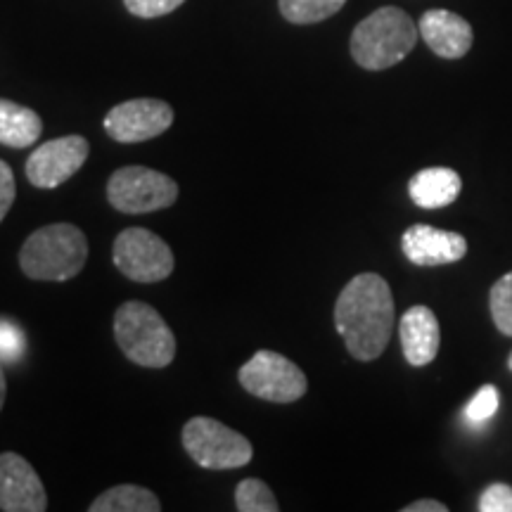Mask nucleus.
<instances>
[{"mask_svg": "<svg viewBox=\"0 0 512 512\" xmlns=\"http://www.w3.org/2000/svg\"><path fill=\"white\" fill-rule=\"evenodd\" d=\"M401 249L415 266L456 264L467 254V240L453 230L415 223L403 233Z\"/></svg>", "mask_w": 512, "mask_h": 512, "instance_id": "f8f14e48", "label": "nucleus"}, {"mask_svg": "<svg viewBox=\"0 0 512 512\" xmlns=\"http://www.w3.org/2000/svg\"><path fill=\"white\" fill-rule=\"evenodd\" d=\"M399 337L406 361L413 368L430 366L439 354V320L427 306H411L399 323Z\"/></svg>", "mask_w": 512, "mask_h": 512, "instance_id": "4468645a", "label": "nucleus"}, {"mask_svg": "<svg viewBox=\"0 0 512 512\" xmlns=\"http://www.w3.org/2000/svg\"><path fill=\"white\" fill-rule=\"evenodd\" d=\"M107 200L121 214H150L178 200V183L147 166H121L107 183Z\"/></svg>", "mask_w": 512, "mask_h": 512, "instance_id": "423d86ee", "label": "nucleus"}, {"mask_svg": "<svg viewBox=\"0 0 512 512\" xmlns=\"http://www.w3.org/2000/svg\"><path fill=\"white\" fill-rule=\"evenodd\" d=\"M235 508L240 512H278V498L261 479H242L235 489Z\"/></svg>", "mask_w": 512, "mask_h": 512, "instance_id": "6ab92c4d", "label": "nucleus"}, {"mask_svg": "<svg viewBox=\"0 0 512 512\" xmlns=\"http://www.w3.org/2000/svg\"><path fill=\"white\" fill-rule=\"evenodd\" d=\"M183 446L207 470H235L254 456L252 441L214 418H192L183 427Z\"/></svg>", "mask_w": 512, "mask_h": 512, "instance_id": "39448f33", "label": "nucleus"}, {"mask_svg": "<svg viewBox=\"0 0 512 512\" xmlns=\"http://www.w3.org/2000/svg\"><path fill=\"white\" fill-rule=\"evenodd\" d=\"M508 368L512 370V351H510V358H508Z\"/></svg>", "mask_w": 512, "mask_h": 512, "instance_id": "cd10ccee", "label": "nucleus"}, {"mask_svg": "<svg viewBox=\"0 0 512 512\" xmlns=\"http://www.w3.org/2000/svg\"><path fill=\"white\" fill-rule=\"evenodd\" d=\"M240 384L252 396L271 403H294L309 389L304 370L278 351L259 349L240 368Z\"/></svg>", "mask_w": 512, "mask_h": 512, "instance_id": "0eeeda50", "label": "nucleus"}, {"mask_svg": "<svg viewBox=\"0 0 512 512\" xmlns=\"http://www.w3.org/2000/svg\"><path fill=\"white\" fill-rule=\"evenodd\" d=\"M5 396H8V382H5V373H3V366H0V411H3V403H5Z\"/></svg>", "mask_w": 512, "mask_h": 512, "instance_id": "bb28decb", "label": "nucleus"}, {"mask_svg": "<svg viewBox=\"0 0 512 512\" xmlns=\"http://www.w3.org/2000/svg\"><path fill=\"white\" fill-rule=\"evenodd\" d=\"M498 411V389L494 384H484L482 389H479L475 399L467 403L465 408V415L467 420L475 422V425H484L486 420H491Z\"/></svg>", "mask_w": 512, "mask_h": 512, "instance_id": "412c9836", "label": "nucleus"}, {"mask_svg": "<svg viewBox=\"0 0 512 512\" xmlns=\"http://www.w3.org/2000/svg\"><path fill=\"white\" fill-rule=\"evenodd\" d=\"M91 145L83 136H64L38 145L27 159V178L36 188L50 190L69 181L88 162Z\"/></svg>", "mask_w": 512, "mask_h": 512, "instance_id": "9d476101", "label": "nucleus"}, {"mask_svg": "<svg viewBox=\"0 0 512 512\" xmlns=\"http://www.w3.org/2000/svg\"><path fill=\"white\" fill-rule=\"evenodd\" d=\"M335 325L358 361L384 354L394 330L392 287L377 273L354 275L335 304Z\"/></svg>", "mask_w": 512, "mask_h": 512, "instance_id": "f257e3e1", "label": "nucleus"}, {"mask_svg": "<svg viewBox=\"0 0 512 512\" xmlns=\"http://www.w3.org/2000/svg\"><path fill=\"white\" fill-rule=\"evenodd\" d=\"M162 503L150 489L136 484H119L107 489L91 503V512H159Z\"/></svg>", "mask_w": 512, "mask_h": 512, "instance_id": "f3484780", "label": "nucleus"}, {"mask_svg": "<svg viewBox=\"0 0 512 512\" xmlns=\"http://www.w3.org/2000/svg\"><path fill=\"white\" fill-rule=\"evenodd\" d=\"M17 185H15V174H12L10 164L0 159V223H3L5 216L10 214L12 204H15Z\"/></svg>", "mask_w": 512, "mask_h": 512, "instance_id": "393cba45", "label": "nucleus"}, {"mask_svg": "<svg viewBox=\"0 0 512 512\" xmlns=\"http://www.w3.org/2000/svg\"><path fill=\"white\" fill-rule=\"evenodd\" d=\"M463 181H460L458 171L448 169V166H432V169H422L411 178L408 192L411 200L422 209H441L448 207L458 200Z\"/></svg>", "mask_w": 512, "mask_h": 512, "instance_id": "2eb2a0df", "label": "nucleus"}, {"mask_svg": "<svg viewBox=\"0 0 512 512\" xmlns=\"http://www.w3.org/2000/svg\"><path fill=\"white\" fill-rule=\"evenodd\" d=\"M418 27L401 8H380L351 34V57L368 72H382L411 55L418 43Z\"/></svg>", "mask_w": 512, "mask_h": 512, "instance_id": "7ed1b4c3", "label": "nucleus"}, {"mask_svg": "<svg viewBox=\"0 0 512 512\" xmlns=\"http://www.w3.org/2000/svg\"><path fill=\"white\" fill-rule=\"evenodd\" d=\"M88 240L72 223H50L31 233L19 249V266L31 280L64 283L83 271Z\"/></svg>", "mask_w": 512, "mask_h": 512, "instance_id": "f03ea898", "label": "nucleus"}, {"mask_svg": "<svg viewBox=\"0 0 512 512\" xmlns=\"http://www.w3.org/2000/svg\"><path fill=\"white\" fill-rule=\"evenodd\" d=\"M174 124V110L164 100L138 98L112 107L105 117L107 136L117 143H145L162 136Z\"/></svg>", "mask_w": 512, "mask_h": 512, "instance_id": "1a4fd4ad", "label": "nucleus"}, {"mask_svg": "<svg viewBox=\"0 0 512 512\" xmlns=\"http://www.w3.org/2000/svg\"><path fill=\"white\" fill-rule=\"evenodd\" d=\"M0 510L3 512H43L48 510V494L41 477L27 458L19 453H0Z\"/></svg>", "mask_w": 512, "mask_h": 512, "instance_id": "9b49d317", "label": "nucleus"}, {"mask_svg": "<svg viewBox=\"0 0 512 512\" xmlns=\"http://www.w3.org/2000/svg\"><path fill=\"white\" fill-rule=\"evenodd\" d=\"M114 337L128 361L166 368L176 358V337L166 320L145 302H126L114 313Z\"/></svg>", "mask_w": 512, "mask_h": 512, "instance_id": "20e7f679", "label": "nucleus"}, {"mask_svg": "<svg viewBox=\"0 0 512 512\" xmlns=\"http://www.w3.org/2000/svg\"><path fill=\"white\" fill-rule=\"evenodd\" d=\"M114 266L133 283H159L174 273V252L145 228L121 230L112 247Z\"/></svg>", "mask_w": 512, "mask_h": 512, "instance_id": "6e6552de", "label": "nucleus"}, {"mask_svg": "<svg viewBox=\"0 0 512 512\" xmlns=\"http://www.w3.org/2000/svg\"><path fill=\"white\" fill-rule=\"evenodd\" d=\"M448 508L444 503L432 501V498H425V501H415L411 505H406L403 512H446Z\"/></svg>", "mask_w": 512, "mask_h": 512, "instance_id": "a878e982", "label": "nucleus"}, {"mask_svg": "<svg viewBox=\"0 0 512 512\" xmlns=\"http://www.w3.org/2000/svg\"><path fill=\"white\" fill-rule=\"evenodd\" d=\"M185 0H124L126 10L131 15L143 17V19H152V17H164L169 12H174L181 8Z\"/></svg>", "mask_w": 512, "mask_h": 512, "instance_id": "b1692460", "label": "nucleus"}, {"mask_svg": "<svg viewBox=\"0 0 512 512\" xmlns=\"http://www.w3.org/2000/svg\"><path fill=\"white\" fill-rule=\"evenodd\" d=\"M347 0H280V12L292 24H316L344 8Z\"/></svg>", "mask_w": 512, "mask_h": 512, "instance_id": "a211bd4d", "label": "nucleus"}, {"mask_svg": "<svg viewBox=\"0 0 512 512\" xmlns=\"http://www.w3.org/2000/svg\"><path fill=\"white\" fill-rule=\"evenodd\" d=\"M489 309L498 332L512 337V271L496 280L489 292Z\"/></svg>", "mask_w": 512, "mask_h": 512, "instance_id": "aec40b11", "label": "nucleus"}, {"mask_svg": "<svg viewBox=\"0 0 512 512\" xmlns=\"http://www.w3.org/2000/svg\"><path fill=\"white\" fill-rule=\"evenodd\" d=\"M27 349L22 330L10 320H0V363H17Z\"/></svg>", "mask_w": 512, "mask_h": 512, "instance_id": "4be33fe9", "label": "nucleus"}, {"mask_svg": "<svg viewBox=\"0 0 512 512\" xmlns=\"http://www.w3.org/2000/svg\"><path fill=\"white\" fill-rule=\"evenodd\" d=\"M418 31L427 48L444 60L465 57L475 41L470 22L451 10H427L420 17Z\"/></svg>", "mask_w": 512, "mask_h": 512, "instance_id": "ddd939ff", "label": "nucleus"}, {"mask_svg": "<svg viewBox=\"0 0 512 512\" xmlns=\"http://www.w3.org/2000/svg\"><path fill=\"white\" fill-rule=\"evenodd\" d=\"M477 508L482 512H512V486L501 482L486 486Z\"/></svg>", "mask_w": 512, "mask_h": 512, "instance_id": "5701e85b", "label": "nucleus"}, {"mask_svg": "<svg viewBox=\"0 0 512 512\" xmlns=\"http://www.w3.org/2000/svg\"><path fill=\"white\" fill-rule=\"evenodd\" d=\"M43 133V121L34 110L0 98V145L29 147Z\"/></svg>", "mask_w": 512, "mask_h": 512, "instance_id": "dca6fc26", "label": "nucleus"}]
</instances>
